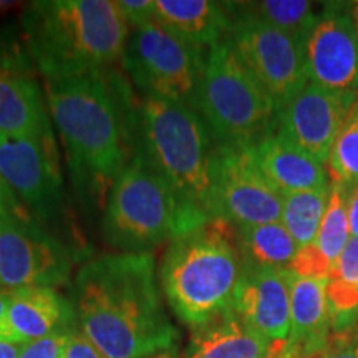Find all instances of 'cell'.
Returning a JSON list of instances; mask_svg holds the SVG:
<instances>
[{"mask_svg": "<svg viewBox=\"0 0 358 358\" xmlns=\"http://www.w3.org/2000/svg\"><path fill=\"white\" fill-rule=\"evenodd\" d=\"M75 306L80 330L105 358H148L176 348L151 252L105 254L78 268Z\"/></svg>", "mask_w": 358, "mask_h": 358, "instance_id": "cell-1", "label": "cell"}, {"mask_svg": "<svg viewBox=\"0 0 358 358\" xmlns=\"http://www.w3.org/2000/svg\"><path fill=\"white\" fill-rule=\"evenodd\" d=\"M29 55L45 82L103 71L123 58L128 25L110 0H42L22 19Z\"/></svg>", "mask_w": 358, "mask_h": 358, "instance_id": "cell-2", "label": "cell"}, {"mask_svg": "<svg viewBox=\"0 0 358 358\" xmlns=\"http://www.w3.org/2000/svg\"><path fill=\"white\" fill-rule=\"evenodd\" d=\"M45 93L71 169L100 187L115 182L128 164L127 145L115 92L103 71L48 80Z\"/></svg>", "mask_w": 358, "mask_h": 358, "instance_id": "cell-3", "label": "cell"}, {"mask_svg": "<svg viewBox=\"0 0 358 358\" xmlns=\"http://www.w3.org/2000/svg\"><path fill=\"white\" fill-rule=\"evenodd\" d=\"M237 229L224 219L169 243L159 268L161 287L178 319L196 327L232 306L241 266Z\"/></svg>", "mask_w": 358, "mask_h": 358, "instance_id": "cell-4", "label": "cell"}, {"mask_svg": "<svg viewBox=\"0 0 358 358\" xmlns=\"http://www.w3.org/2000/svg\"><path fill=\"white\" fill-rule=\"evenodd\" d=\"M140 148L166 181L182 211L196 224L209 219L214 138L198 111L155 96H143L136 113Z\"/></svg>", "mask_w": 358, "mask_h": 358, "instance_id": "cell-5", "label": "cell"}, {"mask_svg": "<svg viewBox=\"0 0 358 358\" xmlns=\"http://www.w3.org/2000/svg\"><path fill=\"white\" fill-rule=\"evenodd\" d=\"M196 111L216 145L256 146L275 129L274 101L243 64L229 38L208 50Z\"/></svg>", "mask_w": 358, "mask_h": 358, "instance_id": "cell-6", "label": "cell"}, {"mask_svg": "<svg viewBox=\"0 0 358 358\" xmlns=\"http://www.w3.org/2000/svg\"><path fill=\"white\" fill-rule=\"evenodd\" d=\"M171 187L136 151L111 185L103 214V236L122 252H150L163 243L198 229Z\"/></svg>", "mask_w": 358, "mask_h": 358, "instance_id": "cell-7", "label": "cell"}, {"mask_svg": "<svg viewBox=\"0 0 358 358\" xmlns=\"http://www.w3.org/2000/svg\"><path fill=\"white\" fill-rule=\"evenodd\" d=\"M71 272L69 252L0 179V287H52Z\"/></svg>", "mask_w": 358, "mask_h": 358, "instance_id": "cell-8", "label": "cell"}, {"mask_svg": "<svg viewBox=\"0 0 358 358\" xmlns=\"http://www.w3.org/2000/svg\"><path fill=\"white\" fill-rule=\"evenodd\" d=\"M204 48L182 42L156 22L134 29L123 53V65L143 92L196 110L206 64Z\"/></svg>", "mask_w": 358, "mask_h": 358, "instance_id": "cell-9", "label": "cell"}, {"mask_svg": "<svg viewBox=\"0 0 358 358\" xmlns=\"http://www.w3.org/2000/svg\"><path fill=\"white\" fill-rule=\"evenodd\" d=\"M284 196L259 168L254 146H214L209 216L234 226L280 222Z\"/></svg>", "mask_w": 358, "mask_h": 358, "instance_id": "cell-10", "label": "cell"}, {"mask_svg": "<svg viewBox=\"0 0 358 358\" xmlns=\"http://www.w3.org/2000/svg\"><path fill=\"white\" fill-rule=\"evenodd\" d=\"M229 40L277 110L308 85L307 40L248 19L232 20Z\"/></svg>", "mask_w": 358, "mask_h": 358, "instance_id": "cell-11", "label": "cell"}, {"mask_svg": "<svg viewBox=\"0 0 358 358\" xmlns=\"http://www.w3.org/2000/svg\"><path fill=\"white\" fill-rule=\"evenodd\" d=\"M0 179L42 222L64 208V178L52 127L32 136L0 134Z\"/></svg>", "mask_w": 358, "mask_h": 358, "instance_id": "cell-12", "label": "cell"}, {"mask_svg": "<svg viewBox=\"0 0 358 358\" xmlns=\"http://www.w3.org/2000/svg\"><path fill=\"white\" fill-rule=\"evenodd\" d=\"M355 100V93L308 83L292 101L277 110L275 131L325 164Z\"/></svg>", "mask_w": 358, "mask_h": 358, "instance_id": "cell-13", "label": "cell"}, {"mask_svg": "<svg viewBox=\"0 0 358 358\" xmlns=\"http://www.w3.org/2000/svg\"><path fill=\"white\" fill-rule=\"evenodd\" d=\"M310 83L358 95V34L353 8L327 6L307 40Z\"/></svg>", "mask_w": 358, "mask_h": 358, "instance_id": "cell-14", "label": "cell"}, {"mask_svg": "<svg viewBox=\"0 0 358 358\" xmlns=\"http://www.w3.org/2000/svg\"><path fill=\"white\" fill-rule=\"evenodd\" d=\"M231 308L257 334L272 342H287L290 335L287 268L243 266Z\"/></svg>", "mask_w": 358, "mask_h": 358, "instance_id": "cell-15", "label": "cell"}, {"mask_svg": "<svg viewBox=\"0 0 358 358\" xmlns=\"http://www.w3.org/2000/svg\"><path fill=\"white\" fill-rule=\"evenodd\" d=\"M32 65L19 47H0V134L32 136L50 128Z\"/></svg>", "mask_w": 358, "mask_h": 358, "instance_id": "cell-16", "label": "cell"}, {"mask_svg": "<svg viewBox=\"0 0 358 358\" xmlns=\"http://www.w3.org/2000/svg\"><path fill=\"white\" fill-rule=\"evenodd\" d=\"M191 329L186 358H284L287 347L257 334L232 308Z\"/></svg>", "mask_w": 358, "mask_h": 358, "instance_id": "cell-17", "label": "cell"}, {"mask_svg": "<svg viewBox=\"0 0 358 358\" xmlns=\"http://www.w3.org/2000/svg\"><path fill=\"white\" fill-rule=\"evenodd\" d=\"M327 282L329 279H310L289 271L290 335L285 358L320 357L327 348L332 335Z\"/></svg>", "mask_w": 358, "mask_h": 358, "instance_id": "cell-18", "label": "cell"}, {"mask_svg": "<svg viewBox=\"0 0 358 358\" xmlns=\"http://www.w3.org/2000/svg\"><path fill=\"white\" fill-rule=\"evenodd\" d=\"M254 156L264 176L282 196L330 187L325 164L275 129L254 146Z\"/></svg>", "mask_w": 358, "mask_h": 358, "instance_id": "cell-19", "label": "cell"}, {"mask_svg": "<svg viewBox=\"0 0 358 358\" xmlns=\"http://www.w3.org/2000/svg\"><path fill=\"white\" fill-rule=\"evenodd\" d=\"M71 308L52 287L8 290L6 340L24 343L70 329Z\"/></svg>", "mask_w": 358, "mask_h": 358, "instance_id": "cell-20", "label": "cell"}, {"mask_svg": "<svg viewBox=\"0 0 358 358\" xmlns=\"http://www.w3.org/2000/svg\"><path fill=\"white\" fill-rule=\"evenodd\" d=\"M155 22L192 47H214L231 34L226 3L209 0H156Z\"/></svg>", "mask_w": 358, "mask_h": 358, "instance_id": "cell-21", "label": "cell"}, {"mask_svg": "<svg viewBox=\"0 0 358 358\" xmlns=\"http://www.w3.org/2000/svg\"><path fill=\"white\" fill-rule=\"evenodd\" d=\"M231 19L256 20L282 32L308 40L319 15L315 3L307 0H262V2L226 3Z\"/></svg>", "mask_w": 358, "mask_h": 358, "instance_id": "cell-22", "label": "cell"}, {"mask_svg": "<svg viewBox=\"0 0 358 358\" xmlns=\"http://www.w3.org/2000/svg\"><path fill=\"white\" fill-rule=\"evenodd\" d=\"M237 245L243 266L287 268L299 245L282 222L237 226Z\"/></svg>", "mask_w": 358, "mask_h": 358, "instance_id": "cell-23", "label": "cell"}, {"mask_svg": "<svg viewBox=\"0 0 358 358\" xmlns=\"http://www.w3.org/2000/svg\"><path fill=\"white\" fill-rule=\"evenodd\" d=\"M329 189L299 191L284 196L280 222L299 248L315 243L329 203Z\"/></svg>", "mask_w": 358, "mask_h": 358, "instance_id": "cell-24", "label": "cell"}, {"mask_svg": "<svg viewBox=\"0 0 358 358\" xmlns=\"http://www.w3.org/2000/svg\"><path fill=\"white\" fill-rule=\"evenodd\" d=\"M348 201H350V187L343 182H330L329 203H327L315 244L332 264V268L350 241Z\"/></svg>", "mask_w": 358, "mask_h": 358, "instance_id": "cell-25", "label": "cell"}, {"mask_svg": "<svg viewBox=\"0 0 358 358\" xmlns=\"http://www.w3.org/2000/svg\"><path fill=\"white\" fill-rule=\"evenodd\" d=\"M325 164L332 181L348 187L358 185V95Z\"/></svg>", "mask_w": 358, "mask_h": 358, "instance_id": "cell-26", "label": "cell"}, {"mask_svg": "<svg viewBox=\"0 0 358 358\" xmlns=\"http://www.w3.org/2000/svg\"><path fill=\"white\" fill-rule=\"evenodd\" d=\"M287 271L295 275L310 277V279H329L332 272V264L324 256L315 243L299 248L292 261L287 266Z\"/></svg>", "mask_w": 358, "mask_h": 358, "instance_id": "cell-27", "label": "cell"}, {"mask_svg": "<svg viewBox=\"0 0 358 358\" xmlns=\"http://www.w3.org/2000/svg\"><path fill=\"white\" fill-rule=\"evenodd\" d=\"M71 330L73 329H65L48 337L24 343L20 347L19 358H62Z\"/></svg>", "mask_w": 358, "mask_h": 358, "instance_id": "cell-28", "label": "cell"}, {"mask_svg": "<svg viewBox=\"0 0 358 358\" xmlns=\"http://www.w3.org/2000/svg\"><path fill=\"white\" fill-rule=\"evenodd\" d=\"M329 277H335L358 290V237H350Z\"/></svg>", "mask_w": 358, "mask_h": 358, "instance_id": "cell-29", "label": "cell"}, {"mask_svg": "<svg viewBox=\"0 0 358 358\" xmlns=\"http://www.w3.org/2000/svg\"><path fill=\"white\" fill-rule=\"evenodd\" d=\"M118 3L120 13L127 22V25H133L134 29L155 22L156 0H122Z\"/></svg>", "mask_w": 358, "mask_h": 358, "instance_id": "cell-30", "label": "cell"}, {"mask_svg": "<svg viewBox=\"0 0 358 358\" xmlns=\"http://www.w3.org/2000/svg\"><path fill=\"white\" fill-rule=\"evenodd\" d=\"M319 358H358V327L350 332L330 335L327 348Z\"/></svg>", "mask_w": 358, "mask_h": 358, "instance_id": "cell-31", "label": "cell"}, {"mask_svg": "<svg viewBox=\"0 0 358 358\" xmlns=\"http://www.w3.org/2000/svg\"><path fill=\"white\" fill-rule=\"evenodd\" d=\"M62 358H105L82 330H71Z\"/></svg>", "mask_w": 358, "mask_h": 358, "instance_id": "cell-32", "label": "cell"}, {"mask_svg": "<svg viewBox=\"0 0 358 358\" xmlns=\"http://www.w3.org/2000/svg\"><path fill=\"white\" fill-rule=\"evenodd\" d=\"M348 221H350L352 237H358V185L350 187V201H348Z\"/></svg>", "mask_w": 358, "mask_h": 358, "instance_id": "cell-33", "label": "cell"}, {"mask_svg": "<svg viewBox=\"0 0 358 358\" xmlns=\"http://www.w3.org/2000/svg\"><path fill=\"white\" fill-rule=\"evenodd\" d=\"M7 312H8V290L0 289V338L3 340H6Z\"/></svg>", "mask_w": 358, "mask_h": 358, "instance_id": "cell-34", "label": "cell"}, {"mask_svg": "<svg viewBox=\"0 0 358 358\" xmlns=\"http://www.w3.org/2000/svg\"><path fill=\"white\" fill-rule=\"evenodd\" d=\"M20 347L22 345H19V343L0 338V358H19Z\"/></svg>", "mask_w": 358, "mask_h": 358, "instance_id": "cell-35", "label": "cell"}, {"mask_svg": "<svg viewBox=\"0 0 358 358\" xmlns=\"http://www.w3.org/2000/svg\"><path fill=\"white\" fill-rule=\"evenodd\" d=\"M148 358H181L178 355L176 348H169V350H163V352H158L155 353V355L148 357Z\"/></svg>", "mask_w": 358, "mask_h": 358, "instance_id": "cell-36", "label": "cell"}, {"mask_svg": "<svg viewBox=\"0 0 358 358\" xmlns=\"http://www.w3.org/2000/svg\"><path fill=\"white\" fill-rule=\"evenodd\" d=\"M353 17H355V25H357V34H358V3L353 7Z\"/></svg>", "mask_w": 358, "mask_h": 358, "instance_id": "cell-37", "label": "cell"}]
</instances>
